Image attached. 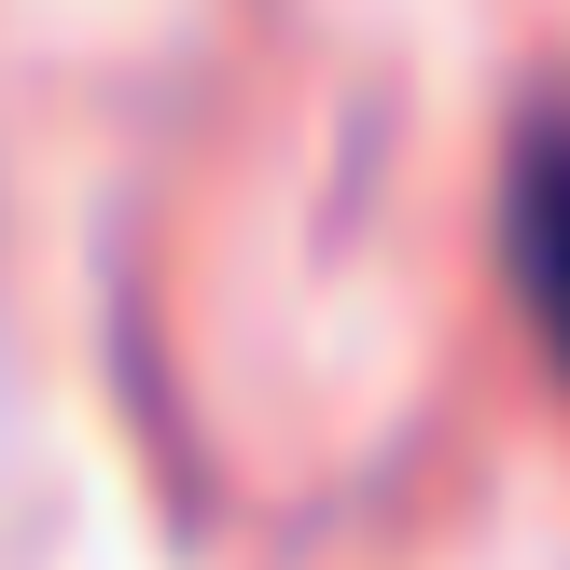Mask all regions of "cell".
I'll return each mask as SVG.
<instances>
[{
	"label": "cell",
	"instance_id": "6da1fadb",
	"mask_svg": "<svg viewBox=\"0 0 570 570\" xmlns=\"http://www.w3.org/2000/svg\"><path fill=\"white\" fill-rule=\"evenodd\" d=\"M529 278H543L557 321H570V139L543 154V195H529Z\"/></svg>",
	"mask_w": 570,
	"mask_h": 570
}]
</instances>
